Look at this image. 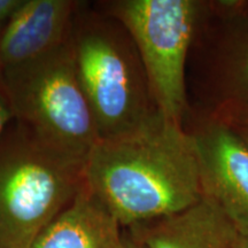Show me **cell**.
Here are the masks:
<instances>
[{
  "mask_svg": "<svg viewBox=\"0 0 248 248\" xmlns=\"http://www.w3.org/2000/svg\"><path fill=\"white\" fill-rule=\"evenodd\" d=\"M234 75L240 91L248 99V39L241 48L240 54L237 57Z\"/></svg>",
  "mask_w": 248,
  "mask_h": 248,
  "instance_id": "10",
  "label": "cell"
},
{
  "mask_svg": "<svg viewBox=\"0 0 248 248\" xmlns=\"http://www.w3.org/2000/svg\"><path fill=\"white\" fill-rule=\"evenodd\" d=\"M121 225L85 184L31 248H120Z\"/></svg>",
  "mask_w": 248,
  "mask_h": 248,
  "instance_id": "9",
  "label": "cell"
},
{
  "mask_svg": "<svg viewBox=\"0 0 248 248\" xmlns=\"http://www.w3.org/2000/svg\"><path fill=\"white\" fill-rule=\"evenodd\" d=\"M120 248H147L144 244L133 238L131 234H123L122 244Z\"/></svg>",
  "mask_w": 248,
  "mask_h": 248,
  "instance_id": "13",
  "label": "cell"
},
{
  "mask_svg": "<svg viewBox=\"0 0 248 248\" xmlns=\"http://www.w3.org/2000/svg\"><path fill=\"white\" fill-rule=\"evenodd\" d=\"M237 130V132L243 137V139L245 141L247 142L248 145V121H245V122H241L238 128H234Z\"/></svg>",
  "mask_w": 248,
  "mask_h": 248,
  "instance_id": "15",
  "label": "cell"
},
{
  "mask_svg": "<svg viewBox=\"0 0 248 248\" xmlns=\"http://www.w3.org/2000/svg\"><path fill=\"white\" fill-rule=\"evenodd\" d=\"M147 248H232L237 230L212 201L201 198L184 212L132 226Z\"/></svg>",
  "mask_w": 248,
  "mask_h": 248,
  "instance_id": "8",
  "label": "cell"
},
{
  "mask_svg": "<svg viewBox=\"0 0 248 248\" xmlns=\"http://www.w3.org/2000/svg\"><path fill=\"white\" fill-rule=\"evenodd\" d=\"M201 195L216 204L235 230L248 233V145L237 130L209 123L191 133Z\"/></svg>",
  "mask_w": 248,
  "mask_h": 248,
  "instance_id": "6",
  "label": "cell"
},
{
  "mask_svg": "<svg viewBox=\"0 0 248 248\" xmlns=\"http://www.w3.org/2000/svg\"><path fill=\"white\" fill-rule=\"evenodd\" d=\"M15 120L11 102L6 94V91L0 82V138L7 131L11 123Z\"/></svg>",
  "mask_w": 248,
  "mask_h": 248,
  "instance_id": "11",
  "label": "cell"
},
{
  "mask_svg": "<svg viewBox=\"0 0 248 248\" xmlns=\"http://www.w3.org/2000/svg\"><path fill=\"white\" fill-rule=\"evenodd\" d=\"M84 184L128 229L202 198L193 137L159 111L140 128L99 140L85 161Z\"/></svg>",
  "mask_w": 248,
  "mask_h": 248,
  "instance_id": "1",
  "label": "cell"
},
{
  "mask_svg": "<svg viewBox=\"0 0 248 248\" xmlns=\"http://www.w3.org/2000/svg\"><path fill=\"white\" fill-rule=\"evenodd\" d=\"M69 40L100 140L140 128L156 114L137 48L119 21L77 11Z\"/></svg>",
  "mask_w": 248,
  "mask_h": 248,
  "instance_id": "3",
  "label": "cell"
},
{
  "mask_svg": "<svg viewBox=\"0 0 248 248\" xmlns=\"http://www.w3.org/2000/svg\"><path fill=\"white\" fill-rule=\"evenodd\" d=\"M69 39L36 60L1 71L0 82L15 121L48 146L85 162L100 137Z\"/></svg>",
  "mask_w": 248,
  "mask_h": 248,
  "instance_id": "4",
  "label": "cell"
},
{
  "mask_svg": "<svg viewBox=\"0 0 248 248\" xmlns=\"http://www.w3.org/2000/svg\"><path fill=\"white\" fill-rule=\"evenodd\" d=\"M199 13V2L193 0H121L109 5V15L137 48L156 110L179 123L186 108V58Z\"/></svg>",
  "mask_w": 248,
  "mask_h": 248,
  "instance_id": "5",
  "label": "cell"
},
{
  "mask_svg": "<svg viewBox=\"0 0 248 248\" xmlns=\"http://www.w3.org/2000/svg\"><path fill=\"white\" fill-rule=\"evenodd\" d=\"M1 28H2V27H0V30H1Z\"/></svg>",
  "mask_w": 248,
  "mask_h": 248,
  "instance_id": "16",
  "label": "cell"
},
{
  "mask_svg": "<svg viewBox=\"0 0 248 248\" xmlns=\"http://www.w3.org/2000/svg\"><path fill=\"white\" fill-rule=\"evenodd\" d=\"M232 248H248V233H240L237 231Z\"/></svg>",
  "mask_w": 248,
  "mask_h": 248,
  "instance_id": "14",
  "label": "cell"
},
{
  "mask_svg": "<svg viewBox=\"0 0 248 248\" xmlns=\"http://www.w3.org/2000/svg\"><path fill=\"white\" fill-rule=\"evenodd\" d=\"M21 2L22 0H0V27L7 22Z\"/></svg>",
  "mask_w": 248,
  "mask_h": 248,
  "instance_id": "12",
  "label": "cell"
},
{
  "mask_svg": "<svg viewBox=\"0 0 248 248\" xmlns=\"http://www.w3.org/2000/svg\"><path fill=\"white\" fill-rule=\"evenodd\" d=\"M79 2L22 0L0 30V73L22 66L69 39Z\"/></svg>",
  "mask_w": 248,
  "mask_h": 248,
  "instance_id": "7",
  "label": "cell"
},
{
  "mask_svg": "<svg viewBox=\"0 0 248 248\" xmlns=\"http://www.w3.org/2000/svg\"><path fill=\"white\" fill-rule=\"evenodd\" d=\"M84 161L43 142L23 124L0 138V248H31L84 184Z\"/></svg>",
  "mask_w": 248,
  "mask_h": 248,
  "instance_id": "2",
  "label": "cell"
}]
</instances>
